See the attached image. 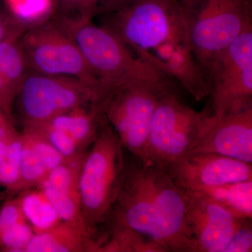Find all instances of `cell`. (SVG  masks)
Masks as SVG:
<instances>
[{
	"label": "cell",
	"mask_w": 252,
	"mask_h": 252,
	"mask_svg": "<svg viewBox=\"0 0 252 252\" xmlns=\"http://www.w3.org/2000/svg\"><path fill=\"white\" fill-rule=\"evenodd\" d=\"M137 161L126 167L106 221L123 252H197L187 221L186 190L167 165Z\"/></svg>",
	"instance_id": "1"
},
{
	"label": "cell",
	"mask_w": 252,
	"mask_h": 252,
	"mask_svg": "<svg viewBox=\"0 0 252 252\" xmlns=\"http://www.w3.org/2000/svg\"><path fill=\"white\" fill-rule=\"evenodd\" d=\"M192 14L177 0H132L108 14L103 26L137 58L200 101L209 96V86L192 51Z\"/></svg>",
	"instance_id": "2"
},
{
	"label": "cell",
	"mask_w": 252,
	"mask_h": 252,
	"mask_svg": "<svg viewBox=\"0 0 252 252\" xmlns=\"http://www.w3.org/2000/svg\"><path fill=\"white\" fill-rule=\"evenodd\" d=\"M55 19L75 41L98 79L100 94L111 88L130 83L167 84L166 77L137 58L108 28L93 23L90 16L61 14Z\"/></svg>",
	"instance_id": "3"
},
{
	"label": "cell",
	"mask_w": 252,
	"mask_h": 252,
	"mask_svg": "<svg viewBox=\"0 0 252 252\" xmlns=\"http://www.w3.org/2000/svg\"><path fill=\"white\" fill-rule=\"evenodd\" d=\"M124 149L102 117L98 135L86 154L79 175L83 217L91 231L106 221L120 190L126 167Z\"/></svg>",
	"instance_id": "4"
},
{
	"label": "cell",
	"mask_w": 252,
	"mask_h": 252,
	"mask_svg": "<svg viewBox=\"0 0 252 252\" xmlns=\"http://www.w3.org/2000/svg\"><path fill=\"white\" fill-rule=\"evenodd\" d=\"M169 91L167 84L130 83L104 91L94 105L124 149L145 161L154 112L159 99Z\"/></svg>",
	"instance_id": "5"
},
{
	"label": "cell",
	"mask_w": 252,
	"mask_h": 252,
	"mask_svg": "<svg viewBox=\"0 0 252 252\" xmlns=\"http://www.w3.org/2000/svg\"><path fill=\"white\" fill-rule=\"evenodd\" d=\"M212 110L196 111L170 91L159 99L154 112L146 160L168 165L193 150L215 120Z\"/></svg>",
	"instance_id": "6"
},
{
	"label": "cell",
	"mask_w": 252,
	"mask_h": 252,
	"mask_svg": "<svg viewBox=\"0 0 252 252\" xmlns=\"http://www.w3.org/2000/svg\"><path fill=\"white\" fill-rule=\"evenodd\" d=\"M19 42L30 71L79 79L101 92L99 81L75 41L56 20L29 25Z\"/></svg>",
	"instance_id": "7"
},
{
	"label": "cell",
	"mask_w": 252,
	"mask_h": 252,
	"mask_svg": "<svg viewBox=\"0 0 252 252\" xmlns=\"http://www.w3.org/2000/svg\"><path fill=\"white\" fill-rule=\"evenodd\" d=\"M99 94L72 77L30 71L16 94L23 127H35L72 109L94 104Z\"/></svg>",
	"instance_id": "8"
},
{
	"label": "cell",
	"mask_w": 252,
	"mask_h": 252,
	"mask_svg": "<svg viewBox=\"0 0 252 252\" xmlns=\"http://www.w3.org/2000/svg\"><path fill=\"white\" fill-rule=\"evenodd\" d=\"M252 28L250 0H205L193 11L190 44L206 79L214 60Z\"/></svg>",
	"instance_id": "9"
},
{
	"label": "cell",
	"mask_w": 252,
	"mask_h": 252,
	"mask_svg": "<svg viewBox=\"0 0 252 252\" xmlns=\"http://www.w3.org/2000/svg\"><path fill=\"white\" fill-rule=\"evenodd\" d=\"M207 79L215 117L252 107V28L214 60Z\"/></svg>",
	"instance_id": "10"
},
{
	"label": "cell",
	"mask_w": 252,
	"mask_h": 252,
	"mask_svg": "<svg viewBox=\"0 0 252 252\" xmlns=\"http://www.w3.org/2000/svg\"><path fill=\"white\" fill-rule=\"evenodd\" d=\"M185 190L187 225L197 252H223L245 220L233 216L203 194Z\"/></svg>",
	"instance_id": "11"
},
{
	"label": "cell",
	"mask_w": 252,
	"mask_h": 252,
	"mask_svg": "<svg viewBox=\"0 0 252 252\" xmlns=\"http://www.w3.org/2000/svg\"><path fill=\"white\" fill-rule=\"evenodd\" d=\"M167 166L176 182L189 190L252 180V163L216 154H187Z\"/></svg>",
	"instance_id": "12"
},
{
	"label": "cell",
	"mask_w": 252,
	"mask_h": 252,
	"mask_svg": "<svg viewBox=\"0 0 252 252\" xmlns=\"http://www.w3.org/2000/svg\"><path fill=\"white\" fill-rule=\"evenodd\" d=\"M189 153L216 154L252 163V107L215 117L203 138Z\"/></svg>",
	"instance_id": "13"
},
{
	"label": "cell",
	"mask_w": 252,
	"mask_h": 252,
	"mask_svg": "<svg viewBox=\"0 0 252 252\" xmlns=\"http://www.w3.org/2000/svg\"><path fill=\"white\" fill-rule=\"evenodd\" d=\"M86 154L67 160L50 172L37 188L45 194L62 221L92 233L83 217L79 192V175Z\"/></svg>",
	"instance_id": "14"
},
{
	"label": "cell",
	"mask_w": 252,
	"mask_h": 252,
	"mask_svg": "<svg viewBox=\"0 0 252 252\" xmlns=\"http://www.w3.org/2000/svg\"><path fill=\"white\" fill-rule=\"evenodd\" d=\"M92 233L61 221L54 228L34 234L25 252H99Z\"/></svg>",
	"instance_id": "15"
},
{
	"label": "cell",
	"mask_w": 252,
	"mask_h": 252,
	"mask_svg": "<svg viewBox=\"0 0 252 252\" xmlns=\"http://www.w3.org/2000/svg\"><path fill=\"white\" fill-rule=\"evenodd\" d=\"M102 116L94 104L72 109L46 123L70 136L81 150L93 144L98 135Z\"/></svg>",
	"instance_id": "16"
},
{
	"label": "cell",
	"mask_w": 252,
	"mask_h": 252,
	"mask_svg": "<svg viewBox=\"0 0 252 252\" xmlns=\"http://www.w3.org/2000/svg\"><path fill=\"white\" fill-rule=\"evenodd\" d=\"M34 235L19 199L6 200L0 210V250L25 252Z\"/></svg>",
	"instance_id": "17"
},
{
	"label": "cell",
	"mask_w": 252,
	"mask_h": 252,
	"mask_svg": "<svg viewBox=\"0 0 252 252\" xmlns=\"http://www.w3.org/2000/svg\"><path fill=\"white\" fill-rule=\"evenodd\" d=\"M190 190L211 199L235 217L252 220V180Z\"/></svg>",
	"instance_id": "18"
},
{
	"label": "cell",
	"mask_w": 252,
	"mask_h": 252,
	"mask_svg": "<svg viewBox=\"0 0 252 252\" xmlns=\"http://www.w3.org/2000/svg\"><path fill=\"white\" fill-rule=\"evenodd\" d=\"M18 198L25 216L34 234L47 231L62 221L52 204L41 189L25 190Z\"/></svg>",
	"instance_id": "19"
},
{
	"label": "cell",
	"mask_w": 252,
	"mask_h": 252,
	"mask_svg": "<svg viewBox=\"0 0 252 252\" xmlns=\"http://www.w3.org/2000/svg\"><path fill=\"white\" fill-rule=\"evenodd\" d=\"M19 38H10L0 42V74L17 92L30 72Z\"/></svg>",
	"instance_id": "20"
},
{
	"label": "cell",
	"mask_w": 252,
	"mask_h": 252,
	"mask_svg": "<svg viewBox=\"0 0 252 252\" xmlns=\"http://www.w3.org/2000/svg\"><path fill=\"white\" fill-rule=\"evenodd\" d=\"M22 142L19 173L16 183L10 189V193L23 192L37 187L49 174L37 154L23 137Z\"/></svg>",
	"instance_id": "21"
},
{
	"label": "cell",
	"mask_w": 252,
	"mask_h": 252,
	"mask_svg": "<svg viewBox=\"0 0 252 252\" xmlns=\"http://www.w3.org/2000/svg\"><path fill=\"white\" fill-rule=\"evenodd\" d=\"M21 135L37 154L49 173L67 160L37 129L23 127Z\"/></svg>",
	"instance_id": "22"
},
{
	"label": "cell",
	"mask_w": 252,
	"mask_h": 252,
	"mask_svg": "<svg viewBox=\"0 0 252 252\" xmlns=\"http://www.w3.org/2000/svg\"><path fill=\"white\" fill-rule=\"evenodd\" d=\"M132 0H54L62 9L78 11L80 15L93 16L108 14L120 9Z\"/></svg>",
	"instance_id": "23"
},
{
	"label": "cell",
	"mask_w": 252,
	"mask_h": 252,
	"mask_svg": "<svg viewBox=\"0 0 252 252\" xmlns=\"http://www.w3.org/2000/svg\"><path fill=\"white\" fill-rule=\"evenodd\" d=\"M34 127L37 129L45 136L46 138L52 144L55 148L57 149L58 152L66 160L74 158L81 154L86 152V151L81 150L77 143L66 132L56 128L49 124H43L35 127Z\"/></svg>",
	"instance_id": "24"
},
{
	"label": "cell",
	"mask_w": 252,
	"mask_h": 252,
	"mask_svg": "<svg viewBox=\"0 0 252 252\" xmlns=\"http://www.w3.org/2000/svg\"><path fill=\"white\" fill-rule=\"evenodd\" d=\"M28 26L12 10L0 5V42L10 38L19 37Z\"/></svg>",
	"instance_id": "25"
},
{
	"label": "cell",
	"mask_w": 252,
	"mask_h": 252,
	"mask_svg": "<svg viewBox=\"0 0 252 252\" xmlns=\"http://www.w3.org/2000/svg\"><path fill=\"white\" fill-rule=\"evenodd\" d=\"M252 220H245L235 232L223 252H251L252 251Z\"/></svg>",
	"instance_id": "26"
},
{
	"label": "cell",
	"mask_w": 252,
	"mask_h": 252,
	"mask_svg": "<svg viewBox=\"0 0 252 252\" xmlns=\"http://www.w3.org/2000/svg\"><path fill=\"white\" fill-rule=\"evenodd\" d=\"M17 91L0 74V112L9 120H13V106Z\"/></svg>",
	"instance_id": "27"
},
{
	"label": "cell",
	"mask_w": 252,
	"mask_h": 252,
	"mask_svg": "<svg viewBox=\"0 0 252 252\" xmlns=\"http://www.w3.org/2000/svg\"><path fill=\"white\" fill-rule=\"evenodd\" d=\"M182 3L185 7L190 10V11H194L198 9L199 6L203 4L205 0H177Z\"/></svg>",
	"instance_id": "28"
},
{
	"label": "cell",
	"mask_w": 252,
	"mask_h": 252,
	"mask_svg": "<svg viewBox=\"0 0 252 252\" xmlns=\"http://www.w3.org/2000/svg\"><path fill=\"white\" fill-rule=\"evenodd\" d=\"M5 118H6L5 117L4 114H2L1 112H0V132H1V125H2V122L3 121H4V119ZM7 119V118H6Z\"/></svg>",
	"instance_id": "29"
}]
</instances>
